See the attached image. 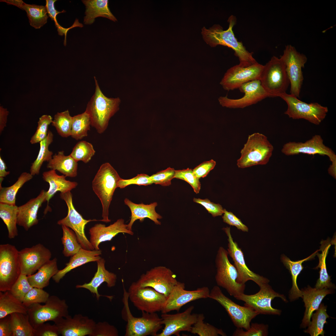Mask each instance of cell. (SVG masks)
Listing matches in <instances>:
<instances>
[{"mask_svg":"<svg viewBox=\"0 0 336 336\" xmlns=\"http://www.w3.org/2000/svg\"><path fill=\"white\" fill-rule=\"evenodd\" d=\"M228 21L229 27L226 30H223L219 25H214L208 29L204 27L202 29V34L205 41L212 47L221 45L231 48L238 58L239 64L242 66L247 67L257 63L252 53L248 51L234 35L233 28L236 23V17L231 15Z\"/></svg>","mask_w":336,"mask_h":336,"instance_id":"cell-1","label":"cell"},{"mask_svg":"<svg viewBox=\"0 0 336 336\" xmlns=\"http://www.w3.org/2000/svg\"><path fill=\"white\" fill-rule=\"evenodd\" d=\"M95 92L88 101L85 111L89 115L91 126L101 134L107 129L109 120L119 109V97L109 98L102 93L96 77H94Z\"/></svg>","mask_w":336,"mask_h":336,"instance_id":"cell-2","label":"cell"},{"mask_svg":"<svg viewBox=\"0 0 336 336\" xmlns=\"http://www.w3.org/2000/svg\"><path fill=\"white\" fill-rule=\"evenodd\" d=\"M121 178L116 170L108 162L100 167L92 181L94 192L99 198L102 207V219L100 221L109 222V208L115 189Z\"/></svg>","mask_w":336,"mask_h":336,"instance_id":"cell-3","label":"cell"},{"mask_svg":"<svg viewBox=\"0 0 336 336\" xmlns=\"http://www.w3.org/2000/svg\"><path fill=\"white\" fill-rule=\"evenodd\" d=\"M273 147L267 137L259 133L249 135L248 140L240 151L241 156L237 165L244 168L257 165L267 164L271 156Z\"/></svg>","mask_w":336,"mask_h":336,"instance_id":"cell-4","label":"cell"},{"mask_svg":"<svg viewBox=\"0 0 336 336\" xmlns=\"http://www.w3.org/2000/svg\"><path fill=\"white\" fill-rule=\"evenodd\" d=\"M123 302L124 319L127 322L125 336H156L157 332L162 327L161 320L156 313H149L142 311V316L136 317L133 316L128 304V292L124 289Z\"/></svg>","mask_w":336,"mask_h":336,"instance_id":"cell-5","label":"cell"},{"mask_svg":"<svg viewBox=\"0 0 336 336\" xmlns=\"http://www.w3.org/2000/svg\"><path fill=\"white\" fill-rule=\"evenodd\" d=\"M259 80L270 97L286 93L290 84L284 64L275 56L264 65Z\"/></svg>","mask_w":336,"mask_h":336,"instance_id":"cell-6","label":"cell"},{"mask_svg":"<svg viewBox=\"0 0 336 336\" xmlns=\"http://www.w3.org/2000/svg\"><path fill=\"white\" fill-rule=\"evenodd\" d=\"M27 308L29 320L34 329L48 321L54 322L69 315L66 301L55 295L50 296L44 305L34 304Z\"/></svg>","mask_w":336,"mask_h":336,"instance_id":"cell-7","label":"cell"},{"mask_svg":"<svg viewBox=\"0 0 336 336\" xmlns=\"http://www.w3.org/2000/svg\"><path fill=\"white\" fill-rule=\"evenodd\" d=\"M228 255L227 250L222 247H219L215 259V278L217 286L225 289L234 297L244 293L245 285L236 282L238 272L234 265L229 261Z\"/></svg>","mask_w":336,"mask_h":336,"instance_id":"cell-8","label":"cell"},{"mask_svg":"<svg viewBox=\"0 0 336 336\" xmlns=\"http://www.w3.org/2000/svg\"><path fill=\"white\" fill-rule=\"evenodd\" d=\"M287 105L284 114L293 119H303L316 125L320 124L328 111V108L317 103H307L286 93L279 95Z\"/></svg>","mask_w":336,"mask_h":336,"instance_id":"cell-9","label":"cell"},{"mask_svg":"<svg viewBox=\"0 0 336 336\" xmlns=\"http://www.w3.org/2000/svg\"><path fill=\"white\" fill-rule=\"evenodd\" d=\"M19 251L9 244L0 245V291H9L21 274Z\"/></svg>","mask_w":336,"mask_h":336,"instance_id":"cell-10","label":"cell"},{"mask_svg":"<svg viewBox=\"0 0 336 336\" xmlns=\"http://www.w3.org/2000/svg\"><path fill=\"white\" fill-rule=\"evenodd\" d=\"M209 298L216 301L224 307L237 328L248 329L252 320L259 315L250 307L241 306L235 303L226 296L217 286L212 289Z\"/></svg>","mask_w":336,"mask_h":336,"instance_id":"cell-11","label":"cell"},{"mask_svg":"<svg viewBox=\"0 0 336 336\" xmlns=\"http://www.w3.org/2000/svg\"><path fill=\"white\" fill-rule=\"evenodd\" d=\"M281 152L287 156L300 153L327 156L332 163L329 168V172L334 175L336 174V155L331 148L324 144L323 140L320 135H315L304 142H287L283 146Z\"/></svg>","mask_w":336,"mask_h":336,"instance_id":"cell-12","label":"cell"},{"mask_svg":"<svg viewBox=\"0 0 336 336\" xmlns=\"http://www.w3.org/2000/svg\"><path fill=\"white\" fill-rule=\"evenodd\" d=\"M129 299L139 310L149 313L161 311L167 297L149 287H141L135 282L129 287Z\"/></svg>","mask_w":336,"mask_h":336,"instance_id":"cell-13","label":"cell"},{"mask_svg":"<svg viewBox=\"0 0 336 336\" xmlns=\"http://www.w3.org/2000/svg\"><path fill=\"white\" fill-rule=\"evenodd\" d=\"M280 58L286 67L290 84V94L299 98L303 80L302 69L307 58L297 52L293 46L288 45Z\"/></svg>","mask_w":336,"mask_h":336,"instance_id":"cell-14","label":"cell"},{"mask_svg":"<svg viewBox=\"0 0 336 336\" xmlns=\"http://www.w3.org/2000/svg\"><path fill=\"white\" fill-rule=\"evenodd\" d=\"M259 287V291L255 294L246 295L243 293L234 297L244 302L245 306L250 307L259 314L280 315L281 310L272 307L271 301L275 298L279 297L286 302V297L275 292L268 283L264 284Z\"/></svg>","mask_w":336,"mask_h":336,"instance_id":"cell-15","label":"cell"},{"mask_svg":"<svg viewBox=\"0 0 336 336\" xmlns=\"http://www.w3.org/2000/svg\"><path fill=\"white\" fill-rule=\"evenodd\" d=\"M178 282L176 275L170 269L159 266L142 274L135 282L141 287H152L167 297Z\"/></svg>","mask_w":336,"mask_h":336,"instance_id":"cell-16","label":"cell"},{"mask_svg":"<svg viewBox=\"0 0 336 336\" xmlns=\"http://www.w3.org/2000/svg\"><path fill=\"white\" fill-rule=\"evenodd\" d=\"M60 197L66 203L68 208V212L67 215L64 218L59 220L57 224L59 225L66 226L73 230L82 248L89 250H95L86 236L85 228L88 223L98 220L95 219L87 220L83 218L76 210L73 205L72 194L70 191L61 193Z\"/></svg>","mask_w":336,"mask_h":336,"instance_id":"cell-17","label":"cell"},{"mask_svg":"<svg viewBox=\"0 0 336 336\" xmlns=\"http://www.w3.org/2000/svg\"><path fill=\"white\" fill-rule=\"evenodd\" d=\"M222 230L227 236L228 241L227 251L232 259L234 265L238 272L236 282L239 283L245 284L251 280L260 287L268 283L269 280L267 278L257 274L251 270L245 263L243 253L237 243L234 241L231 233L230 227H224Z\"/></svg>","mask_w":336,"mask_h":336,"instance_id":"cell-18","label":"cell"},{"mask_svg":"<svg viewBox=\"0 0 336 336\" xmlns=\"http://www.w3.org/2000/svg\"><path fill=\"white\" fill-rule=\"evenodd\" d=\"M184 283L178 282L166 298L161 311L162 313L172 311H179L183 306L193 301L209 298L210 291L208 287H199L195 290L185 289Z\"/></svg>","mask_w":336,"mask_h":336,"instance_id":"cell-19","label":"cell"},{"mask_svg":"<svg viewBox=\"0 0 336 336\" xmlns=\"http://www.w3.org/2000/svg\"><path fill=\"white\" fill-rule=\"evenodd\" d=\"M244 93L241 98L231 99L226 96L218 98L220 104L223 107L231 108H243L255 104L264 99L270 97L259 80L252 81L242 85L239 88Z\"/></svg>","mask_w":336,"mask_h":336,"instance_id":"cell-20","label":"cell"},{"mask_svg":"<svg viewBox=\"0 0 336 336\" xmlns=\"http://www.w3.org/2000/svg\"><path fill=\"white\" fill-rule=\"evenodd\" d=\"M264 67L258 63L247 67L234 66L227 70L220 84L228 91L238 89L246 83L259 80Z\"/></svg>","mask_w":336,"mask_h":336,"instance_id":"cell-21","label":"cell"},{"mask_svg":"<svg viewBox=\"0 0 336 336\" xmlns=\"http://www.w3.org/2000/svg\"><path fill=\"white\" fill-rule=\"evenodd\" d=\"M194 308V306H191L182 312L174 314L162 313L161 323L165 327L156 336H179L181 331L190 332L198 317V314H192Z\"/></svg>","mask_w":336,"mask_h":336,"instance_id":"cell-22","label":"cell"},{"mask_svg":"<svg viewBox=\"0 0 336 336\" xmlns=\"http://www.w3.org/2000/svg\"><path fill=\"white\" fill-rule=\"evenodd\" d=\"M50 251L39 243L19 251L21 274L27 276L33 274L51 259Z\"/></svg>","mask_w":336,"mask_h":336,"instance_id":"cell-23","label":"cell"},{"mask_svg":"<svg viewBox=\"0 0 336 336\" xmlns=\"http://www.w3.org/2000/svg\"><path fill=\"white\" fill-rule=\"evenodd\" d=\"M62 336H90L96 323L94 320L80 314L69 315L54 322Z\"/></svg>","mask_w":336,"mask_h":336,"instance_id":"cell-24","label":"cell"},{"mask_svg":"<svg viewBox=\"0 0 336 336\" xmlns=\"http://www.w3.org/2000/svg\"><path fill=\"white\" fill-rule=\"evenodd\" d=\"M120 233L131 235L133 234L132 231L128 229L127 224L125 223L124 220L123 219H118L113 224L107 226L105 224H96L89 230L90 241L95 250H99V245L101 243L111 240Z\"/></svg>","mask_w":336,"mask_h":336,"instance_id":"cell-25","label":"cell"},{"mask_svg":"<svg viewBox=\"0 0 336 336\" xmlns=\"http://www.w3.org/2000/svg\"><path fill=\"white\" fill-rule=\"evenodd\" d=\"M46 193L42 190L36 198L30 200L25 204L18 207L17 224L28 231L39 222L37 213L42 204L46 201Z\"/></svg>","mask_w":336,"mask_h":336,"instance_id":"cell-26","label":"cell"},{"mask_svg":"<svg viewBox=\"0 0 336 336\" xmlns=\"http://www.w3.org/2000/svg\"><path fill=\"white\" fill-rule=\"evenodd\" d=\"M302 298L305 303L306 310L301 324V327L308 326L313 312L319 308L323 298L328 294L333 293L332 288H313L308 286L301 290Z\"/></svg>","mask_w":336,"mask_h":336,"instance_id":"cell-27","label":"cell"},{"mask_svg":"<svg viewBox=\"0 0 336 336\" xmlns=\"http://www.w3.org/2000/svg\"><path fill=\"white\" fill-rule=\"evenodd\" d=\"M43 179L48 182L49 185L48 190L46 191L45 200L47 202L46 207L44 212V215L49 209V203L50 199L57 192L64 193L71 191L75 188L78 184L77 182L67 180L64 175H60L56 173V170H50L45 171L42 174Z\"/></svg>","mask_w":336,"mask_h":336,"instance_id":"cell-28","label":"cell"},{"mask_svg":"<svg viewBox=\"0 0 336 336\" xmlns=\"http://www.w3.org/2000/svg\"><path fill=\"white\" fill-rule=\"evenodd\" d=\"M96 262L97 270L91 281L88 283L77 285L76 287L77 288H84L87 289L96 295L97 300L98 301L102 295L99 294L98 288L104 282L107 283L108 287H114L117 277L116 274L106 269L105 267V260L104 259L101 258Z\"/></svg>","mask_w":336,"mask_h":336,"instance_id":"cell-29","label":"cell"},{"mask_svg":"<svg viewBox=\"0 0 336 336\" xmlns=\"http://www.w3.org/2000/svg\"><path fill=\"white\" fill-rule=\"evenodd\" d=\"M124 204L129 208L131 212L130 220L127 224V228L129 230L132 231V226L136 220H139L142 222L146 218H149L156 225H161V222L158 219H161L162 217L155 210V208L158 205L156 202L148 204L142 203L137 204L127 198L124 199Z\"/></svg>","mask_w":336,"mask_h":336,"instance_id":"cell-30","label":"cell"},{"mask_svg":"<svg viewBox=\"0 0 336 336\" xmlns=\"http://www.w3.org/2000/svg\"><path fill=\"white\" fill-rule=\"evenodd\" d=\"M101 251L89 250L82 248L75 254L71 256L69 262L63 269L58 270L52 278L56 283H58L65 275L72 269L91 262H97L101 258L100 256Z\"/></svg>","mask_w":336,"mask_h":336,"instance_id":"cell-31","label":"cell"},{"mask_svg":"<svg viewBox=\"0 0 336 336\" xmlns=\"http://www.w3.org/2000/svg\"><path fill=\"white\" fill-rule=\"evenodd\" d=\"M4 2L25 10L30 25L35 29L40 28L47 22L48 16L45 6L27 4L22 0H4Z\"/></svg>","mask_w":336,"mask_h":336,"instance_id":"cell-32","label":"cell"},{"mask_svg":"<svg viewBox=\"0 0 336 336\" xmlns=\"http://www.w3.org/2000/svg\"><path fill=\"white\" fill-rule=\"evenodd\" d=\"M82 1L86 7V16L84 18V24H91L96 18L100 16L106 18L114 22L117 21V19L109 9L108 0H84Z\"/></svg>","mask_w":336,"mask_h":336,"instance_id":"cell-33","label":"cell"},{"mask_svg":"<svg viewBox=\"0 0 336 336\" xmlns=\"http://www.w3.org/2000/svg\"><path fill=\"white\" fill-rule=\"evenodd\" d=\"M320 250H317L309 257L301 260L294 261L291 260L288 258L284 254L282 255L281 260L286 268L289 270L291 275L292 280V287L290 290L289 294V299L293 301L302 297V293L301 290L298 288L297 284V278L298 275L303 268L302 263L304 261H307L314 259L316 253Z\"/></svg>","mask_w":336,"mask_h":336,"instance_id":"cell-34","label":"cell"},{"mask_svg":"<svg viewBox=\"0 0 336 336\" xmlns=\"http://www.w3.org/2000/svg\"><path fill=\"white\" fill-rule=\"evenodd\" d=\"M78 163L70 155L65 156L63 151L53 156L48 162V168L57 170L66 177H74L77 175Z\"/></svg>","mask_w":336,"mask_h":336,"instance_id":"cell-35","label":"cell"},{"mask_svg":"<svg viewBox=\"0 0 336 336\" xmlns=\"http://www.w3.org/2000/svg\"><path fill=\"white\" fill-rule=\"evenodd\" d=\"M57 259H50L35 273L27 276L28 280L33 287L43 289L49 284L50 278L58 272Z\"/></svg>","mask_w":336,"mask_h":336,"instance_id":"cell-36","label":"cell"},{"mask_svg":"<svg viewBox=\"0 0 336 336\" xmlns=\"http://www.w3.org/2000/svg\"><path fill=\"white\" fill-rule=\"evenodd\" d=\"M321 246L320 250L322 251L321 254L318 252L316 254L319 259L318 265L315 269L320 268V277L317 280L315 287L317 289L324 288H334V285L331 282L330 277L329 275L326 268V259L328 254V251L331 246L330 240H322L321 241Z\"/></svg>","mask_w":336,"mask_h":336,"instance_id":"cell-37","label":"cell"},{"mask_svg":"<svg viewBox=\"0 0 336 336\" xmlns=\"http://www.w3.org/2000/svg\"><path fill=\"white\" fill-rule=\"evenodd\" d=\"M28 308L9 291L0 292V319L15 313L27 314Z\"/></svg>","mask_w":336,"mask_h":336,"instance_id":"cell-38","label":"cell"},{"mask_svg":"<svg viewBox=\"0 0 336 336\" xmlns=\"http://www.w3.org/2000/svg\"><path fill=\"white\" fill-rule=\"evenodd\" d=\"M18 207L0 203V217L6 226L8 237L13 239L18 235L16 225Z\"/></svg>","mask_w":336,"mask_h":336,"instance_id":"cell-39","label":"cell"},{"mask_svg":"<svg viewBox=\"0 0 336 336\" xmlns=\"http://www.w3.org/2000/svg\"><path fill=\"white\" fill-rule=\"evenodd\" d=\"M53 134L49 130L47 137L40 142V148L38 156L30 166V174L33 176L39 174L44 162H49L52 158L53 152L49 150V146L53 140Z\"/></svg>","mask_w":336,"mask_h":336,"instance_id":"cell-40","label":"cell"},{"mask_svg":"<svg viewBox=\"0 0 336 336\" xmlns=\"http://www.w3.org/2000/svg\"><path fill=\"white\" fill-rule=\"evenodd\" d=\"M30 173L24 172L21 174L17 180L12 186L0 187V203L9 205H16V195L19 189L24 184L33 178Z\"/></svg>","mask_w":336,"mask_h":336,"instance_id":"cell-41","label":"cell"},{"mask_svg":"<svg viewBox=\"0 0 336 336\" xmlns=\"http://www.w3.org/2000/svg\"><path fill=\"white\" fill-rule=\"evenodd\" d=\"M10 315L12 336H34L35 329L30 322L27 314L15 313Z\"/></svg>","mask_w":336,"mask_h":336,"instance_id":"cell-42","label":"cell"},{"mask_svg":"<svg viewBox=\"0 0 336 336\" xmlns=\"http://www.w3.org/2000/svg\"><path fill=\"white\" fill-rule=\"evenodd\" d=\"M327 306L324 304H320L315 313L312 314V320L308 325V328L305 331V333L311 336H324V326L327 323L326 320L329 318L326 312Z\"/></svg>","mask_w":336,"mask_h":336,"instance_id":"cell-43","label":"cell"},{"mask_svg":"<svg viewBox=\"0 0 336 336\" xmlns=\"http://www.w3.org/2000/svg\"><path fill=\"white\" fill-rule=\"evenodd\" d=\"M71 136L78 140L86 137L91 126L90 118L85 111L72 117Z\"/></svg>","mask_w":336,"mask_h":336,"instance_id":"cell-44","label":"cell"},{"mask_svg":"<svg viewBox=\"0 0 336 336\" xmlns=\"http://www.w3.org/2000/svg\"><path fill=\"white\" fill-rule=\"evenodd\" d=\"M61 226L63 231V236L61 238L63 246V253L66 257H71L77 253L82 247L74 231L66 226Z\"/></svg>","mask_w":336,"mask_h":336,"instance_id":"cell-45","label":"cell"},{"mask_svg":"<svg viewBox=\"0 0 336 336\" xmlns=\"http://www.w3.org/2000/svg\"><path fill=\"white\" fill-rule=\"evenodd\" d=\"M72 117L68 110L58 112L54 115L51 124L61 137L67 138L71 136Z\"/></svg>","mask_w":336,"mask_h":336,"instance_id":"cell-46","label":"cell"},{"mask_svg":"<svg viewBox=\"0 0 336 336\" xmlns=\"http://www.w3.org/2000/svg\"><path fill=\"white\" fill-rule=\"evenodd\" d=\"M205 319L203 314H198L196 322L193 325L191 333L197 334L199 336H226V334L221 329H218L208 323H205Z\"/></svg>","mask_w":336,"mask_h":336,"instance_id":"cell-47","label":"cell"},{"mask_svg":"<svg viewBox=\"0 0 336 336\" xmlns=\"http://www.w3.org/2000/svg\"><path fill=\"white\" fill-rule=\"evenodd\" d=\"M95 152L91 143L81 141L75 145L70 155L77 161H82L86 163L90 161Z\"/></svg>","mask_w":336,"mask_h":336,"instance_id":"cell-48","label":"cell"},{"mask_svg":"<svg viewBox=\"0 0 336 336\" xmlns=\"http://www.w3.org/2000/svg\"><path fill=\"white\" fill-rule=\"evenodd\" d=\"M33 287L29 282L27 276L21 274L9 291L22 302L26 294Z\"/></svg>","mask_w":336,"mask_h":336,"instance_id":"cell-49","label":"cell"},{"mask_svg":"<svg viewBox=\"0 0 336 336\" xmlns=\"http://www.w3.org/2000/svg\"><path fill=\"white\" fill-rule=\"evenodd\" d=\"M52 121L53 118L49 115H43L40 118L36 130L30 141L31 144L40 142L46 138L49 131V126Z\"/></svg>","mask_w":336,"mask_h":336,"instance_id":"cell-50","label":"cell"},{"mask_svg":"<svg viewBox=\"0 0 336 336\" xmlns=\"http://www.w3.org/2000/svg\"><path fill=\"white\" fill-rule=\"evenodd\" d=\"M49 296V294L43 289L33 287L26 294L22 302L28 307L34 304L45 303Z\"/></svg>","mask_w":336,"mask_h":336,"instance_id":"cell-51","label":"cell"},{"mask_svg":"<svg viewBox=\"0 0 336 336\" xmlns=\"http://www.w3.org/2000/svg\"><path fill=\"white\" fill-rule=\"evenodd\" d=\"M57 1L54 0H46V5L47 12L49 14V16L50 17L52 20L54 21L55 25L57 29L58 34L60 35L63 36L64 35H65V39L64 42V45H66V36L67 34L68 30L71 28L77 27V25L75 23H73V25L69 28H65L61 26L58 23L56 18L57 15L60 13H64L66 11L63 10L61 12L57 11L55 8L54 3Z\"/></svg>","mask_w":336,"mask_h":336,"instance_id":"cell-52","label":"cell"},{"mask_svg":"<svg viewBox=\"0 0 336 336\" xmlns=\"http://www.w3.org/2000/svg\"><path fill=\"white\" fill-rule=\"evenodd\" d=\"M267 324L252 323L250 328L244 330L243 329L237 328L234 332L233 336H266L268 334Z\"/></svg>","mask_w":336,"mask_h":336,"instance_id":"cell-53","label":"cell"},{"mask_svg":"<svg viewBox=\"0 0 336 336\" xmlns=\"http://www.w3.org/2000/svg\"><path fill=\"white\" fill-rule=\"evenodd\" d=\"M174 178L183 180L190 184L196 194L199 193L201 184L199 179L194 174L192 170L189 168L175 170Z\"/></svg>","mask_w":336,"mask_h":336,"instance_id":"cell-54","label":"cell"},{"mask_svg":"<svg viewBox=\"0 0 336 336\" xmlns=\"http://www.w3.org/2000/svg\"><path fill=\"white\" fill-rule=\"evenodd\" d=\"M175 171L173 168L169 167L150 176V178L153 184L169 186L171 184V181L174 178Z\"/></svg>","mask_w":336,"mask_h":336,"instance_id":"cell-55","label":"cell"},{"mask_svg":"<svg viewBox=\"0 0 336 336\" xmlns=\"http://www.w3.org/2000/svg\"><path fill=\"white\" fill-rule=\"evenodd\" d=\"M119 332L114 326L106 321L96 323L89 336H118Z\"/></svg>","mask_w":336,"mask_h":336,"instance_id":"cell-56","label":"cell"},{"mask_svg":"<svg viewBox=\"0 0 336 336\" xmlns=\"http://www.w3.org/2000/svg\"><path fill=\"white\" fill-rule=\"evenodd\" d=\"M152 184L153 183L150 179V176L146 174H141L130 179L121 178L118 183V188L123 189L131 184L147 186Z\"/></svg>","mask_w":336,"mask_h":336,"instance_id":"cell-57","label":"cell"},{"mask_svg":"<svg viewBox=\"0 0 336 336\" xmlns=\"http://www.w3.org/2000/svg\"><path fill=\"white\" fill-rule=\"evenodd\" d=\"M193 201L203 206L213 217L221 216L223 214L224 209L221 205L212 202L208 199L194 198Z\"/></svg>","mask_w":336,"mask_h":336,"instance_id":"cell-58","label":"cell"},{"mask_svg":"<svg viewBox=\"0 0 336 336\" xmlns=\"http://www.w3.org/2000/svg\"><path fill=\"white\" fill-rule=\"evenodd\" d=\"M223 221L228 224L236 226L238 229L243 232H247L249 229L241 220L232 212L223 209V215L222 217Z\"/></svg>","mask_w":336,"mask_h":336,"instance_id":"cell-59","label":"cell"},{"mask_svg":"<svg viewBox=\"0 0 336 336\" xmlns=\"http://www.w3.org/2000/svg\"><path fill=\"white\" fill-rule=\"evenodd\" d=\"M35 329L34 336H58L60 334L55 324L52 325L44 323Z\"/></svg>","mask_w":336,"mask_h":336,"instance_id":"cell-60","label":"cell"},{"mask_svg":"<svg viewBox=\"0 0 336 336\" xmlns=\"http://www.w3.org/2000/svg\"><path fill=\"white\" fill-rule=\"evenodd\" d=\"M216 162L213 160L204 162L195 167L193 172L196 177L199 179L205 177L215 167Z\"/></svg>","mask_w":336,"mask_h":336,"instance_id":"cell-61","label":"cell"},{"mask_svg":"<svg viewBox=\"0 0 336 336\" xmlns=\"http://www.w3.org/2000/svg\"><path fill=\"white\" fill-rule=\"evenodd\" d=\"M10 315L0 319V336H12Z\"/></svg>","mask_w":336,"mask_h":336,"instance_id":"cell-62","label":"cell"},{"mask_svg":"<svg viewBox=\"0 0 336 336\" xmlns=\"http://www.w3.org/2000/svg\"><path fill=\"white\" fill-rule=\"evenodd\" d=\"M9 112L7 109L2 106H0V133L1 134L4 128L6 126L7 117Z\"/></svg>","mask_w":336,"mask_h":336,"instance_id":"cell-63","label":"cell"},{"mask_svg":"<svg viewBox=\"0 0 336 336\" xmlns=\"http://www.w3.org/2000/svg\"><path fill=\"white\" fill-rule=\"evenodd\" d=\"M7 167L4 161L0 156V184L3 180L4 177L10 174V171L6 170Z\"/></svg>","mask_w":336,"mask_h":336,"instance_id":"cell-64","label":"cell"}]
</instances>
